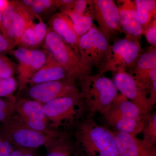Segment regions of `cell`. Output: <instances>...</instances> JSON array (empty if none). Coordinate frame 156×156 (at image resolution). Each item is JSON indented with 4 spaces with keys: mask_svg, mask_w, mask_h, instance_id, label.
<instances>
[{
    "mask_svg": "<svg viewBox=\"0 0 156 156\" xmlns=\"http://www.w3.org/2000/svg\"><path fill=\"white\" fill-rule=\"evenodd\" d=\"M137 17L143 30V34L150 23L156 18V0H134Z\"/></svg>",
    "mask_w": 156,
    "mask_h": 156,
    "instance_id": "603a6c76",
    "label": "cell"
},
{
    "mask_svg": "<svg viewBox=\"0 0 156 156\" xmlns=\"http://www.w3.org/2000/svg\"><path fill=\"white\" fill-rule=\"evenodd\" d=\"M34 2V0H20V1H18L20 4L27 11H28L31 14V9L32 6Z\"/></svg>",
    "mask_w": 156,
    "mask_h": 156,
    "instance_id": "e575fe53",
    "label": "cell"
},
{
    "mask_svg": "<svg viewBox=\"0 0 156 156\" xmlns=\"http://www.w3.org/2000/svg\"><path fill=\"white\" fill-rule=\"evenodd\" d=\"M9 156H23L22 149L20 148L14 147Z\"/></svg>",
    "mask_w": 156,
    "mask_h": 156,
    "instance_id": "8d00e7d4",
    "label": "cell"
},
{
    "mask_svg": "<svg viewBox=\"0 0 156 156\" xmlns=\"http://www.w3.org/2000/svg\"><path fill=\"white\" fill-rule=\"evenodd\" d=\"M18 61L17 73L19 95L28 87L31 78L47 61L49 53L44 50L18 47L10 52Z\"/></svg>",
    "mask_w": 156,
    "mask_h": 156,
    "instance_id": "ba28073f",
    "label": "cell"
},
{
    "mask_svg": "<svg viewBox=\"0 0 156 156\" xmlns=\"http://www.w3.org/2000/svg\"><path fill=\"white\" fill-rule=\"evenodd\" d=\"M15 47L14 44L9 41L0 32V55H6V53H10Z\"/></svg>",
    "mask_w": 156,
    "mask_h": 156,
    "instance_id": "1f68e13d",
    "label": "cell"
},
{
    "mask_svg": "<svg viewBox=\"0 0 156 156\" xmlns=\"http://www.w3.org/2000/svg\"><path fill=\"white\" fill-rule=\"evenodd\" d=\"M47 22L49 27L61 37L80 56L79 44L80 38L76 34L70 18L66 14L57 12Z\"/></svg>",
    "mask_w": 156,
    "mask_h": 156,
    "instance_id": "2e32d148",
    "label": "cell"
},
{
    "mask_svg": "<svg viewBox=\"0 0 156 156\" xmlns=\"http://www.w3.org/2000/svg\"><path fill=\"white\" fill-rule=\"evenodd\" d=\"M9 1L0 0V11L2 12L9 5Z\"/></svg>",
    "mask_w": 156,
    "mask_h": 156,
    "instance_id": "74e56055",
    "label": "cell"
},
{
    "mask_svg": "<svg viewBox=\"0 0 156 156\" xmlns=\"http://www.w3.org/2000/svg\"><path fill=\"white\" fill-rule=\"evenodd\" d=\"M22 149L23 156H37L35 152L34 149L21 148Z\"/></svg>",
    "mask_w": 156,
    "mask_h": 156,
    "instance_id": "d590c367",
    "label": "cell"
},
{
    "mask_svg": "<svg viewBox=\"0 0 156 156\" xmlns=\"http://www.w3.org/2000/svg\"><path fill=\"white\" fill-rule=\"evenodd\" d=\"M113 132L119 156H156V145L128 133Z\"/></svg>",
    "mask_w": 156,
    "mask_h": 156,
    "instance_id": "5bb4252c",
    "label": "cell"
},
{
    "mask_svg": "<svg viewBox=\"0 0 156 156\" xmlns=\"http://www.w3.org/2000/svg\"><path fill=\"white\" fill-rule=\"evenodd\" d=\"M14 147L0 129V156H9Z\"/></svg>",
    "mask_w": 156,
    "mask_h": 156,
    "instance_id": "4dcf8cb0",
    "label": "cell"
},
{
    "mask_svg": "<svg viewBox=\"0 0 156 156\" xmlns=\"http://www.w3.org/2000/svg\"><path fill=\"white\" fill-rule=\"evenodd\" d=\"M148 98L151 105L153 107L156 103V81L154 82L149 90Z\"/></svg>",
    "mask_w": 156,
    "mask_h": 156,
    "instance_id": "836d02e7",
    "label": "cell"
},
{
    "mask_svg": "<svg viewBox=\"0 0 156 156\" xmlns=\"http://www.w3.org/2000/svg\"><path fill=\"white\" fill-rule=\"evenodd\" d=\"M34 20L30 23L23 33L18 47L37 49L42 47L47 34L48 26L40 17L37 23H35Z\"/></svg>",
    "mask_w": 156,
    "mask_h": 156,
    "instance_id": "d6986e66",
    "label": "cell"
},
{
    "mask_svg": "<svg viewBox=\"0 0 156 156\" xmlns=\"http://www.w3.org/2000/svg\"><path fill=\"white\" fill-rule=\"evenodd\" d=\"M37 17L27 11L18 1H15L13 26L16 46H19L21 37L30 23Z\"/></svg>",
    "mask_w": 156,
    "mask_h": 156,
    "instance_id": "7402d4cb",
    "label": "cell"
},
{
    "mask_svg": "<svg viewBox=\"0 0 156 156\" xmlns=\"http://www.w3.org/2000/svg\"><path fill=\"white\" fill-rule=\"evenodd\" d=\"M15 112L29 127L53 138L57 137L62 131L55 130L51 127L50 122L43 112V104L37 101L17 97Z\"/></svg>",
    "mask_w": 156,
    "mask_h": 156,
    "instance_id": "9c48e42d",
    "label": "cell"
},
{
    "mask_svg": "<svg viewBox=\"0 0 156 156\" xmlns=\"http://www.w3.org/2000/svg\"><path fill=\"white\" fill-rule=\"evenodd\" d=\"M18 88L17 80L14 78L0 79V97L8 98L14 96Z\"/></svg>",
    "mask_w": 156,
    "mask_h": 156,
    "instance_id": "f1b7e54d",
    "label": "cell"
},
{
    "mask_svg": "<svg viewBox=\"0 0 156 156\" xmlns=\"http://www.w3.org/2000/svg\"><path fill=\"white\" fill-rule=\"evenodd\" d=\"M76 0H56L57 9L59 12L64 13L73 8Z\"/></svg>",
    "mask_w": 156,
    "mask_h": 156,
    "instance_id": "d6a6232c",
    "label": "cell"
},
{
    "mask_svg": "<svg viewBox=\"0 0 156 156\" xmlns=\"http://www.w3.org/2000/svg\"><path fill=\"white\" fill-rule=\"evenodd\" d=\"M72 134L79 156H119L113 131L93 118L81 120Z\"/></svg>",
    "mask_w": 156,
    "mask_h": 156,
    "instance_id": "6da1fadb",
    "label": "cell"
},
{
    "mask_svg": "<svg viewBox=\"0 0 156 156\" xmlns=\"http://www.w3.org/2000/svg\"><path fill=\"white\" fill-rule=\"evenodd\" d=\"M27 97L42 104L51 101L80 94V90L74 77L41 83L26 88Z\"/></svg>",
    "mask_w": 156,
    "mask_h": 156,
    "instance_id": "30bf717a",
    "label": "cell"
},
{
    "mask_svg": "<svg viewBox=\"0 0 156 156\" xmlns=\"http://www.w3.org/2000/svg\"><path fill=\"white\" fill-rule=\"evenodd\" d=\"M113 81L118 91L136 105L143 114L147 116L152 111L147 92L126 71L114 73Z\"/></svg>",
    "mask_w": 156,
    "mask_h": 156,
    "instance_id": "7c38bea8",
    "label": "cell"
},
{
    "mask_svg": "<svg viewBox=\"0 0 156 156\" xmlns=\"http://www.w3.org/2000/svg\"><path fill=\"white\" fill-rule=\"evenodd\" d=\"M116 3L119 12L122 31L126 35L140 40L143 34L142 26L137 17L135 1L118 0Z\"/></svg>",
    "mask_w": 156,
    "mask_h": 156,
    "instance_id": "9a60e30c",
    "label": "cell"
},
{
    "mask_svg": "<svg viewBox=\"0 0 156 156\" xmlns=\"http://www.w3.org/2000/svg\"><path fill=\"white\" fill-rule=\"evenodd\" d=\"M110 44L104 34L95 23L80 38L79 54L81 63L92 72L102 66Z\"/></svg>",
    "mask_w": 156,
    "mask_h": 156,
    "instance_id": "52a82bcc",
    "label": "cell"
},
{
    "mask_svg": "<svg viewBox=\"0 0 156 156\" xmlns=\"http://www.w3.org/2000/svg\"><path fill=\"white\" fill-rule=\"evenodd\" d=\"M71 77H73L71 76L68 71L49 53L45 64L30 80L28 87Z\"/></svg>",
    "mask_w": 156,
    "mask_h": 156,
    "instance_id": "ac0fdd59",
    "label": "cell"
},
{
    "mask_svg": "<svg viewBox=\"0 0 156 156\" xmlns=\"http://www.w3.org/2000/svg\"><path fill=\"white\" fill-rule=\"evenodd\" d=\"M94 20L98 27L110 42L118 32H122L120 23L119 12L116 2L113 0H92Z\"/></svg>",
    "mask_w": 156,
    "mask_h": 156,
    "instance_id": "8fae6325",
    "label": "cell"
},
{
    "mask_svg": "<svg viewBox=\"0 0 156 156\" xmlns=\"http://www.w3.org/2000/svg\"><path fill=\"white\" fill-rule=\"evenodd\" d=\"M87 110V116L93 118L101 114L112 104L119 95L111 79L98 73L87 75L76 80Z\"/></svg>",
    "mask_w": 156,
    "mask_h": 156,
    "instance_id": "7a4b0ae2",
    "label": "cell"
},
{
    "mask_svg": "<svg viewBox=\"0 0 156 156\" xmlns=\"http://www.w3.org/2000/svg\"><path fill=\"white\" fill-rule=\"evenodd\" d=\"M102 114L115 131L125 132L134 136L141 132L147 118L137 119L124 116L112 105Z\"/></svg>",
    "mask_w": 156,
    "mask_h": 156,
    "instance_id": "e0dca14e",
    "label": "cell"
},
{
    "mask_svg": "<svg viewBox=\"0 0 156 156\" xmlns=\"http://www.w3.org/2000/svg\"><path fill=\"white\" fill-rule=\"evenodd\" d=\"M45 156H79L72 135L62 131L45 147Z\"/></svg>",
    "mask_w": 156,
    "mask_h": 156,
    "instance_id": "ffe728a7",
    "label": "cell"
},
{
    "mask_svg": "<svg viewBox=\"0 0 156 156\" xmlns=\"http://www.w3.org/2000/svg\"><path fill=\"white\" fill-rule=\"evenodd\" d=\"M17 64L6 55H0V79L14 78L17 73Z\"/></svg>",
    "mask_w": 156,
    "mask_h": 156,
    "instance_id": "83f0119b",
    "label": "cell"
},
{
    "mask_svg": "<svg viewBox=\"0 0 156 156\" xmlns=\"http://www.w3.org/2000/svg\"><path fill=\"white\" fill-rule=\"evenodd\" d=\"M143 140L153 145L156 144V113L151 112L148 115L142 131Z\"/></svg>",
    "mask_w": 156,
    "mask_h": 156,
    "instance_id": "484cf974",
    "label": "cell"
},
{
    "mask_svg": "<svg viewBox=\"0 0 156 156\" xmlns=\"http://www.w3.org/2000/svg\"><path fill=\"white\" fill-rule=\"evenodd\" d=\"M143 51L139 40L126 35L110 45L98 73L126 71L134 66Z\"/></svg>",
    "mask_w": 156,
    "mask_h": 156,
    "instance_id": "277c9868",
    "label": "cell"
},
{
    "mask_svg": "<svg viewBox=\"0 0 156 156\" xmlns=\"http://www.w3.org/2000/svg\"><path fill=\"white\" fill-rule=\"evenodd\" d=\"M42 47L76 80L92 73L81 63L80 56L73 48L49 26Z\"/></svg>",
    "mask_w": 156,
    "mask_h": 156,
    "instance_id": "8992f818",
    "label": "cell"
},
{
    "mask_svg": "<svg viewBox=\"0 0 156 156\" xmlns=\"http://www.w3.org/2000/svg\"><path fill=\"white\" fill-rule=\"evenodd\" d=\"M17 97H0V122L16 114L15 106Z\"/></svg>",
    "mask_w": 156,
    "mask_h": 156,
    "instance_id": "4316f807",
    "label": "cell"
},
{
    "mask_svg": "<svg viewBox=\"0 0 156 156\" xmlns=\"http://www.w3.org/2000/svg\"><path fill=\"white\" fill-rule=\"evenodd\" d=\"M43 110L55 130L73 131L87 116V106L80 93L60 98L43 105Z\"/></svg>",
    "mask_w": 156,
    "mask_h": 156,
    "instance_id": "3957f363",
    "label": "cell"
},
{
    "mask_svg": "<svg viewBox=\"0 0 156 156\" xmlns=\"http://www.w3.org/2000/svg\"><path fill=\"white\" fill-rule=\"evenodd\" d=\"M14 7L15 1H9V5L2 12V22L0 31L7 40L14 44L16 47L13 26Z\"/></svg>",
    "mask_w": 156,
    "mask_h": 156,
    "instance_id": "d4e9b609",
    "label": "cell"
},
{
    "mask_svg": "<svg viewBox=\"0 0 156 156\" xmlns=\"http://www.w3.org/2000/svg\"><path fill=\"white\" fill-rule=\"evenodd\" d=\"M112 105L125 117L137 119H144L148 116L143 114L135 105L121 93L119 94Z\"/></svg>",
    "mask_w": 156,
    "mask_h": 156,
    "instance_id": "cb8c5ba5",
    "label": "cell"
},
{
    "mask_svg": "<svg viewBox=\"0 0 156 156\" xmlns=\"http://www.w3.org/2000/svg\"><path fill=\"white\" fill-rule=\"evenodd\" d=\"M156 68V48L151 46L143 50L133 67L126 71L146 90L156 80L153 69Z\"/></svg>",
    "mask_w": 156,
    "mask_h": 156,
    "instance_id": "4fadbf2b",
    "label": "cell"
},
{
    "mask_svg": "<svg viewBox=\"0 0 156 156\" xmlns=\"http://www.w3.org/2000/svg\"><path fill=\"white\" fill-rule=\"evenodd\" d=\"M2 12H1V11H0V28H1V22H2Z\"/></svg>",
    "mask_w": 156,
    "mask_h": 156,
    "instance_id": "f35d334b",
    "label": "cell"
},
{
    "mask_svg": "<svg viewBox=\"0 0 156 156\" xmlns=\"http://www.w3.org/2000/svg\"><path fill=\"white\" fill-rule=\"evenodd\" d=\"M147 41L151 46L156 48V18H154L143 32Z\"/></svg>",
    "mask_w": 156,
    "mask_h": 156,
    "instance_id": "f546056e",
    "label": "cell"
},
{
    "mask_svg": "<svg viewBox=\"0 0 156 156\" xmlns=\"http://www.w3.org/2000/svg\"><path fill=\"white\" fill-rule=\"evenodd\" d=\"M66 14L72 21L76 34L80 38L92 27L94 24L92 13V0L81 8L67 11Z\"/></svg>",
    "mask_w": 156,
    "mask_h": 156,
    "instance_id": "44dd1931",
    "label": "cell"
},
{
    "mask_svg": "<svg viewBox=\"0 0 156 156\" xmlns=\"http://www.w3.org/2000/svg\"><path fill=\"white\" fill-rule=\"evenodd\" d=\"M0 129L14 147L20 148L36 150L54 138L31 129L16 114L1 123Z\"/></svg>",
    "mask_w": 156,
    "mask_h": 156,
    "instance_id": "5b68a950",
    "label": "cell"
}]
</instances>
